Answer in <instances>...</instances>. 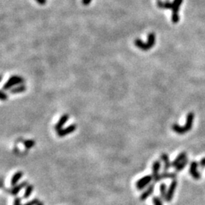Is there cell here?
Masks as SVG:
<instances>
[{"mask_svg":"<svg viewBox=\"0 0 205 205\" xmlns=\"http://www.w3.org/2000/svg\"><path fill=\"white\" fill-rule=\"evenodd\" d=\"M0 99H1V100H6L8 99V95L6 94V93L4 92V91H2L1 94H0Z\"/></svg>","mask_w":205,"mask_h":205,"instance_id":"4316f807","label":"cell"},{"mask_svg":"<svg viewBox=\"0 0 205 205\" xmlns=\"http://www.w3.org/2000/svg\"><path fill=\"white\" fill-rule=\"evenodd\" d=\"M40 203V201L38 198H34L30 201H27V203H25L24 205H37Z\"/></svg>","mask_w":205,"mask_h":205,"instance_id":"d4e9b609","label":"cell"},{"mask_svg":"<svg viewBox=\"0 0 205 205\" xmlns=\"http://www.w3.org/2000/svg\"><path fill=\"white\" fill-rule=\"evenodd\" d=\"M200 166L202 169L205 168V157L202 158V159L201 160V161H200Z\"/></svg>","mask_w":205,"mask_h":205,"instance_id":"83f0119b","label":"cell"},{"mask_svg":"<svg viewBox=\"0 0 205 205\" xmlns=\"http://www.w3.org/2000/svg\"><path fill=\"white\" fill-rule=\"evenodd\" d=\"M37 205H44V204L43 202H41V201H40V203Z\"/></svg>","mask_w":205,"mask_h":205,"instance_id":"4dcf8cb0","label":"cell"},{"mask_svg":"<svg viewBox=\"0 0 205 205\" xmlns=\"http://www.w3.org/2000/svg\"><path fill=\"white\" fill-rule=\"evenodd\" d=\"M68 119H69V115H68V114H64V115H62L61 118L59 119V120H58L57 123H56V125H55V127H54L55 129H56L57 132L58 131L61 130V129L63 128V125H64L65 124L68 122Z\"/></svg>","mask_w":205,"mask_h":205,"instance_id":"7c38bea8","label":"cell"},{"mask_svg":"<svg viewBox=\"0 0 205 205\" xmlns=\"http://www.w3.org/2000/svg\"><path fill=\"white\" fill-rule=\"evenodd\" d=\"M177 185H178V182H177L176 179H173L172 181V182L170 185V187L168 189V191H167L166 199H165V201H167V202H170L173 200L174 193H175Z\"/></svg>","mask_w":205,"mask_h":205,"instance_id":"8992f818","label":"cell"},{"mask_svg":"<svg viewBox=\"0 0 205 205\" xmlns=\"http://www.w3.org/2000/svg\"><path fill=\"white\" fill-rule=\"evenodd\" d=\"M156 5L160 8H165V9H170L173 8V2H163L161 0H156Z\"/></svg>","mask_w":205,"mask_h":205,"instance_id":"e0dca14e","label":"cell"},{"mask_svg":"<svg viewBox=\"0 0 205 205\" xmlns=\"http://www.w3.org/2000/svg\"><path fill=\"white\" fill-rule=\"evenodd\" d=\"M155 189V185L154 183L151 184L146 189V190H144L143 193H141V194L140 195V200L141 201H146L148 198L150 197L151 195H152V194L154 192Z\"/></svg>","mask_w":205,"mask_h":205,"instance_id":"ba28073f","label":"cell"},{"mask_svg":"<svg viewBox=\"0 0 205 205\" xmlns=\"http://www.w3.org/2000/svg\"><path fill=\"white\" fill-rule=\"evenodd\" d=\"M24 173L23 172L21 171H18L16 172L14 175H12V177L11 179V185L12 186H15L16 185H18V182L21 180V179L22 178V176H23Z\"/></svg>","mask_w":205,"mask_h":205,"instance_id":"2e32d148","label":"cell"},{"mask_svg":"<svg viewBox=\"0 0 205 205\" xmlns=\"http://www.w3.org/2000/svg\"><path fill=\"white\" fill-rule=\"evenodd\" d=\"M166 1H167V2H169V0H166Z\"/></svg>","mask_w":205,"mask_h":205,"instance_id":"1f68e13d","label":"cell"},{"mask_svg":"<svg viewBox=\"0 0 205 205\" xmlns=\"http://www.w3.org/2000/svg\"><path fill=\"white\" fill-rule=\"evenodd\" d=\"M198 163L197 161H192L189 166V173L192 175V178L196 180H198L201 178V174L198 171Z\"/></svg>","mask_w":205,"mask_h":205,"instance_id":"5b68a950","label":"cell"},{"mask_svg":"<svg viewBox=\"0 0 205 205\" xmlns=\"http://www.w3.org/2000/svg\"><path fill=\"white\" fill-rule=\"evenodd\" d=\"M26 90V86L24 84H20L18 87H14L10 90V94H19V93L25 92Z\"/></svg>","mask_w":205,"mask_h":205,"instance_id":"44dd1931","label":"cell"},{"mask_svg":"<svg viewBox=\"0 0 205 205\" xmlns=\"http://www.w3.org/2000/svg\"><path fill=\"white\" fill-rule=\"evenodd\" d=\"M36 1H37L40 5H41V6H44V5H45L46 3V0H36Z\"/></svg>","mask_w":205,"mask_h":205,"instance_id":"f546056e","label":"cell"},{"mask_svg":"<svg viewBox=\"0 0 205 205\" xmlns=\"http://www.w3.org/2000/svg\"><path fill=\"white\" fill-rule=\"evenodd\" d=\"M91 1H92V0H82V3H83V5H84V6H88L91 2Z\"/></svg>","mask_w":205,"mask_h":205,"instance_id":"f1b7e54d","label":"cell"},{"mask_svg":"<svg viewBox=\"0 0 205 205\" xmlns=\"http://www.w3.org/2000/svg\"><path fill=\"white\" fill-rule=\"evenodd\" d=\"M77 128V125L75 124H72V125H68V127L65 128H62L61 130L58 131L57 135L58 137H65V136L70 135V134L73 133Z\"/></svg>","mask_w":205,"mask_h":205,"instance_id":"52a82bcc","label":"cell"},{"mask_svg":"<svg viewBox=\"0 0 205 205\" xmlns=\"http://www.w3.org/2000/svg\"><path fill=\"white\" fill-rule=\"evenodd\" d=\"M160 168H161V163L160 160H155L152 165V176L154 180L160 175Z\"/></svg>","mask_w":205,"mask_h":205,"instance_id":"4fadbf2b","label":"cell"},{"mask_svg":"<svg viewBox=\"0 0 205 205\" xmlns=\"http://www.w3.org/2000/svg\"><path fill=\"white\" fill-rule=\"evenodd\" d=\"M33 192H34V185H28L27 187L25 188V192H24L23 194V198L25 199L29 198L30 197V195L32 194Z\"/></svg>","mask_w":205,"mask_h":205,"instance_id":"ac0fdd59","label":"cell"},{"mask_svg":"<svg viewBox=\"0 0 205 205\" xmlns=\"http://www.w3.org/2000/svg\"><path fill=\"white\" fill-rule=\"evenodd\" d=\"M28 185L29 184L27 181L21 182V183L18 184V185H16L15 186H13V187L12 188L11 190H10V194L13 196L17 195V194H18V193H19L22 190V189H25V188L27 187Z\"/></svg>","mask_w":205,"mask_h":205,"instance_id":"9c48e42d","label":"cell"},{"mask_svg":"<svg viewBox=\"0 0 205 205\" xmlns=\"http://www.w3.org/2000/svg\"><path fill=\"white\" fill-rule=\"evenodd\" d=\"M162 200L163 199L161 198L158 197V196H154L152 198V201L154 205H163Z\"/></svg>","mask_w":205,"mask_h":205,"instance_id":"cb8c5ba5","label":"cell"},{"mask_svg":"<svg viewBox=\"0 0 205 205\" xmlns=\"http://www.w3.org/2000/svg\"><path fill=\"white\" fill-rule=\"evenodd\" d=\"M167 191H168V189H167V186L165 183H161L160 185V198L164 200L166 199V193Z\"/></svg>","mask_w":205,"mask_h":205,"instance_id":"d6986e66","label":"cell"},{"mask_svg":"<svg viewBox=\"0 0 205 205\" xmlns=\"http://www.w3.org/2000/svg\"><path fill=\"white\" fill-rule=\"evenodd\" d=\"M187 157V153L186 152H182L180 153L178 156L175 157V159L172 162V167H174L175 168L179 164L181 163V162L183 161L185 158Z\"/></svg>","mask_w":205,"mask_h":205,"instance_id":"5bb4252c","label":"cell"},{"mask_svg":"<svg viewBox=\"0 0 205 205\" xmlns=\"http://www.w3.org/2000/svg\"><path fill=\"white\" fill-rule=\"evenodd\" d=\"M194 119V114L191 112L189 114L187 115L186 117V122L184 126H181V125H178V124H173L172 128L175 133L179 134V135H184L186 132H189L192 128L193 125V121Z\"/></svg>","mask_w":205,"mask_h":205,"instance_id":"6da1fadb","label":"cell"},{"mask_svg":"<svg viewBox=\"0 0 205 205\" xmlns=\"http://www.w3.org/2000/svg\"><path fill=\"white\" fill-rule=\"evenodd\" d=\"M147 43L151 48H152L153 46L155 45V43H156V36H155L154 33H150V34H148Z\"/></svg>","mask_w":205,"mask_h":205,"instance_id":"ffe728a7","label":"cell"},{"mask_svg":"<svg viewBox=\"0 0 205 205\" xmlns=\"http://www.w3.org/2000/svg\"><path fill=\"white\" fill-rule=\"evenodd\" d=\"M189 160L188 159L187 157H186L185 159L183 160V161L181 162L179 164L178 166L175 167V172L179 173V172H180V171H182V170H183L184 168H185V167L186 166H187V164H188V163H189Z\"/></svg>","mask_w":205,"mask_h":205,"instance_id":"7402d4cb","label":"cell"},{"mask_svg":"<svg viewBox=\"0 0 205 205\" xmlns=\"http://www.w3.org/2000/svg\"><path fill=\"white\" fill-rule=\"evenodd\" d=\"M25 80L22 77L18 76V75H13L10 77L9 79L6 82V84L3 86V90H11L13 86L17 85V84H21L24 83Z\"/></svg>","mask_w":205,"mask_h":205,"instance_id":"7a4b0ae2","label":"cell"},{"mask_svg":"<svg viewBox=\"0 0 205 205\" xmlns=\"http://www.w3.org/2000/svg\"><path fill=\"white\" fill-rule=\"evenodd\" d=\"M154 181L152 175H147L145 176H143L142 178L139 179L136 182L135 186L136 189L138 191H141L143 189H145L146 187L151 185V182Z\"/></svg>","mask_w":205,"mask_h":205,"instance_id":"3957f363","label":"cell"},{"mask_svg":"<svg viewBox=\"0 0 205 205\" xmlns=\"http://www.w3.org/2000/svg\"><path fill=\"white\" fill-rule=\"evenodd\" d=\"M13 205H22L21 204V198L19 197L15 198V200H14Z\"/></svg>","mask_w":205,"mask_h":205,"instance_id":"484cf974","label":"cell"},{"mask_svg":"<svg viewBox=\"0 0 205 205\" xmlns=\"http://www.w3.org/2000/svg\"><path fill=\"white\" fill-rule=\"evenodd\" d=\"M177 177V175L175 173H168V172H163L161 174H160L154 180V182H158L164 179H175Z\"/></svg>","mask_w":205,"mask_h":205,"instance_id":"30bf717a","label":"cell"},{"mask_svg":"<svg viewBox=\"0 0 205 205\" xmlns=\"http://www.w3.org/2000/svg\"><path fill=\"white\" fill-rule=\"evenodd\" d=\"M183 2V0H174L173 2V12H172V21L174 24H177L179 21V8Z\"/></svg>","mask_w":205,"mask_h":205,"instance_id":"277c9868","label":"cell"},{"mask_svg":"<svg viewBox=\"0 0 205 205\" xmlns=\"http://www.w3.org/2000/svg\"><path fill=\"white\" fill-rule=\"evenodd\" d=\"M135 46L138 48V49H141V50L147 51V50H149L150 49H151V48L149 46V45L147 44V42L144 43V41L141 40V39H135Z\"/></svg>","mask_w":205,"mask_h":205,"instance_id":"9a60e30c","label":"cell"},{"mask_svg":"<svg viewBox=\"0 0 205 205\" xmlns=\"http://www.w3.org/2000/svg\"><path fill=\"white\" fill-rule=\"evenodd\" d=\"M24 146L27 148V149H30V148L34 147L35 145V141L34 140H26L23 142Z\"/></svg>","mask_w":205,"mask_h":205,"instance_id":"603a6c76","label":"cell"},{"mask_svg":"<svg viewBox=\"0 0 205 205\" xmlns=\"http://www.w3.org/2000/svg\"><path fill=\"white\" fill-rule=\"evenodd\" d=\"M160 159L163 163V172H167L172 166V163L170 162V156L166 153H163L160 155Z\"/></svg>","mask_w":205,"mask_h":205,"instance_id":"8fae6325","label":"cell"}]
</instances>
